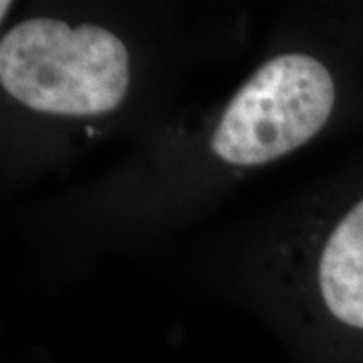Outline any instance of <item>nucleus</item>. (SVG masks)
<instances>
[{
    "label": "nucleus",
    "instance_id": "nucleus-1",
    "mask_svg": "<svg viewBox=\"0 0 363 363\" xmlns=\"http://www.w3.org/2000/svg\"><path fill=\"white\" fill-rule=\"evenodd\" d=\"M0 83L35 111L99 116L123 101L130 55L104 26L30 18L0 40Z\"/></svg>",
    "mask_w": 363,
    "mask_h": 363
},
{
    "label": "nucleus",
    "instance_id": "nucleus-2",
    "mask_svg": "<svg viewBox=\"0 0 363 363\" xmlns=\"http://www.w3.org/2000/svg\"><path fill=\"white\" fill-rule=\"evenodd\" d=\"M335 85L311 55H281L234 95L212 138V152L233 166H262L315 138L333 111Z\"/></svg>",
    "mask_w": 363,
    "mask_h": 363
},
{
    "label": "nucleus",
    "instance_id": "nucleus-3",
    "mask_svg": "<svg viewBox=\"0 0 363 363\" xmlns=\"http://www.w3.org/2000/svg\"><path fill=\"white\" fill-rule=\"evenodd\" d=\"M319 289L333 317L363 329V200L345 214L325 245Z\"/></svg>",
    "mask_w": 363,
    "mask_h": 363
},
{
    "label": "nucleus",
    "instance_id": "nucleus-4",
    "mask_svg": "<svg viewBox=\"0 0 363 363\" xmlns=\"http://www.w3.org/2000/svg\"><path fill=\"white\" fill-rule=\"evenodd\" d=\"M0 6H2V11H0V13H2V18H4V14H6V11H9V9H11V6H13V4H11V2H6V0H4V2H2V4H0Z\"/></svg>",
    "mask_w": 363,
    "mask_h": 363
}]
</instances>
